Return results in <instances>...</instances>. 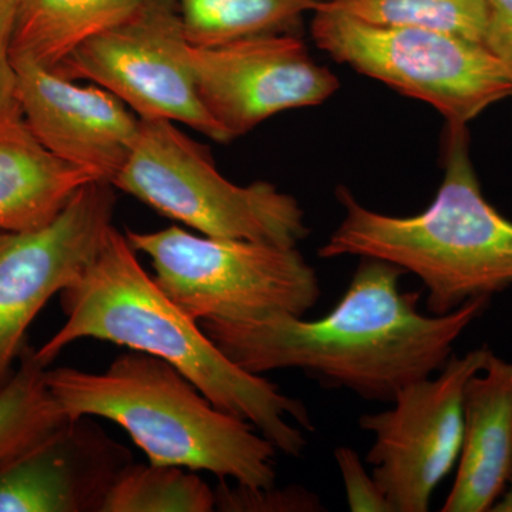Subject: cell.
Masks as SVG:
<instances>
[{"mask_svg":"<svg viewBox=\"0 0 512 512\" xmlns=\"http://www.w3.org/2000/svg\"><path fill=\"white\" fill-rule=\"evenodd\" d=\"M493 512H512V467L510 476H508L507 485H505L504 493L495 503Z\"/></svg>","mask_w":512,"mask_h":512,"instance_id":"obj_26","label":"cell"},{"mask_svg":"<svg viewBox=\"0 0 512 512\" xmlns=\"http://www.w3.org/2000/svg\"><path fill=\"white\" fill-rule=\"evenodd\" d=\"M483 45L500 60L512 79V0H487Z\"/></svg>","mask_w":512,"mask_h":512,"instance_id":"obj_23","label":"cell"},{"mask_svg":"<svg viewBox=\"0 0 512 512\" xmlns=\"http://www.w3.org/2000/svg\"><path fill=\"white\" fill-rule=\"evenodd\" d=\"M126 237L150 258L161 291L200 323L305 316L322 296L298 247L200 237L175 225Z\"/></svg>","mask_w":512,"mask_h":512,"instance_id":"obj_6","label":"cell"},{"mask_svg":"<svg viewBox=\"0 0 512 512\" xmlns=\"http://www.w3.org/2000/svg\"><path fill=\"white\" fill-rule=\"evenodd\" d=\"M315 45L336 62L434 107L448 124L468 126L512 97V79L483 45L419 28L376 26L336 12L313 10Z\"/></svg>","mask_w":512,"mask_h":512,"instance_id":"obj_7","label":"cell"},{"mask_svg":"<svg viewBox=\"0 0 512 512\" xmlns=\"http://www.w3.org/2000/svg\"><path fill=\"white\" fill-rule=\"evenodd\" d=\"M113 188L107 181H94L49 224L0 231V387L15 372L33 320L99 251L113 225Z\"/></svg>","mask_w":512,"mask_h":512,"instance_id":"obj_10","label":"cell"},{"mask_svg":"<svg viewBox=\"0 0 512 512\" xmlns=\"http://www.w3.org/2000/svg\"><path fill=\"white\" fill-rule=\"evenodd\" d=\"M335 458L345 485L350 511L394 512L375 477L367 473L365 463L353 448H336Z\"/></svg>","mask_w":512,"mask_h":512,"instance_id":"obj_22","label":"cell"},{"mask_svg":"<svg viewBox=\"0 0 512 512\" xmlns=\"http://www.w3.org/2000/svg\"><path fill=\"white\" fill-rule=\"evenodd\" d=\"M0 50H6V49H0ZM6 52H8V50H6Z\"/></svg>","mask_w":512,"mask_h":512,"instance_id":"obj_27","label":"cell"},{"mask_svg":"<svg viewBox=\"0 0 512 512\" xmlns=\"http://www.w3.org/2000/svg\"><path fill=\"white\" fill-rule=\"evenodd\" d=\"M148 0H19L9 57L56 70L77 47L136 15Z\"/></svg>","mask_w":512,"mask_h":512,"instance_id":"obj_16","label":"cell"},{"mask_svg":"<svg viewBox=\"0 0 512 512\" xmlns=\"http://www.w3.org/2000/svg\"><path fill=\"white\" fill-rule=\"evenodd\" d=\"M18 6L19 0H0V49H9Z\"/></svg>","mask_w":512,"mask_h":512,"instance_id":"obj_25","label":"cell"},{"mask_svg":"<svg viewBox=\"0 0 512 512\" xmlns=\"http://www.w3.org/2000/svg\"><path fill=\"white\" fill-rule=\"evenodd\" d=\"M46 382L70 420H110L148 463L205 471L249 487L276 483L274 444L248 421L214 406L163 359L131 350L101 373L47 369Z\"/></svg>","mask_w":512,"mask_h":512,"instance_id":"obj_4","label":"cell"},{"mask_svg":"<svg viewBox=\"0 0 512 512\" xmlns=\"http://www.w3.org/2000/svg\"><path fill=\"white\" fill-rule=\"evenodd\" d=\"M215 491L197 471L131 461L121 470L100 512H212Z\"/></svg>","mask_w":512,"mask_h":512,"instance_id":"obj_19","label":"cell"},{"mask_svg":"<svg viewBox=\"0 0 512 512\" xmlns=\"http://www.w3.org/2000/svg\"><path fill=\"white\" fill-rule=\"evenodd\" d=\"M192 46L291 32L322 0H173Z\"/></svg>","mask_w":512,"mask_h":512,"instance_id":"obj_17","label":"cell"},{"mask_svg":"<svg viewBox=\"0 0 512 512\" xmlns=\"http://www.w3.org/2000/svg\"><path fill=\"white\" fill-rule=\"evenodd\" d=\"M443 174L434 201L410 217L370 210L339 185L336 198L345 215L319 249L320 258L359 256L399 266L423 282L433 315L510 288L512 221L484 197L468 126L446 123Z\"/></svg>","mask_w":512,"mask_h":512,"instance_id":"obj_3","label":"cell"},{"mask_svg":"<svg viewBox=\"0 0 512 512\" xmlns=\"http://www.w3.org/2000/svg\"><path fill=\"white\" fill-rule=\"evenodd\" d=\"M188 55L202 104L231 140L282 111L320 106L340 87L291 32L190 45Z\"/></svg>","mask_w":512,"mask_h":512,"instance_id":"obj_11","label":"cell"},{"mask_svg":"<svg viewBox=\"0 0 512 512\" xmlns=\"http://www.w3.org/2000/svg\"><path fill=\"white\" fill-rule=\"evenodd\" d=\"M360 259L348 289L320 319L204 320L201 328L252 375L299 370L328 387L392 403L404 387L446 365L491 298L471 299L446 315H426L419 311L420 292L400 288L403 269L382 259Z\"/></svg>","mask_w":512,"mask_h":512,"instance_id":"obj_1","label":"cell"},{"mask_svg":"<svg viewBox=\"0 0 512 512\" xmlns=\"http://www.w3.org/2000/svg\"><path fill=\"white\" fill-rule=\"evenodd\" d=\"M215 511L220 512H318L326 511L319 495L301 485L278 488L228 485L225 480L214 488Z\"/></svg>","mask_w":512,"mask_h":512,"instance_id":"obj_21","label":"cell"},{"mask_svg":"<svg viewBox=\"0 0 512 512\" xmlns=\"http://www.w3.org/2000/svg\"><path fill=\"white\" fill-rule=\"evenodd\" d=\"M512 467V363L491 353L464 393L463 441L443 512H487Z\"/></svg>","mask_w":512,"mask_h":512,"instance_id":"obj_14","label":"cell"},{"mask_svg":"<svg viewBox=\"0 0 512 512\" xmlns=\"http://www.w3.org/2000/svg\"><path fill=\"white\" fill-rule=\"evenodd\" d=\"M131 461L90 417L70 420L0 467V512H100Z\"/></svg>","mask_w":512,"mask_h":512,"instance_id":"obj_13","label":"cell"},{"mask_svg":"<svg viewBox=\"0 0 512 512\" xmlns=\"http://www.w3.org/2000/svg\"><path fill=\"white\" fill-rule=\"evenodd\" d=\"M173 0H148L136 15L87 40L56 70L119 97L140 120H165L228 143L231 137L205 109Z\"/></svg>","mask_w":512,"mask_h":512,"instance_id":"obj_8","label":"cell"},{"mask_svg":"<svg viewBox=\"0 0 512 512\" xmlns=\"http://www.w3.org/2000/svg\"><path fill=\"white\" fill-rule=\"evenodd\" d=\"M46 370L26 345L18 369L0 387V467L70 421L47 386Z\"/></svg>","mask_w":512,"mask_h":512,"instance_id":"obj_18","label":"cell"},{"mask_svg":"<svg viewBox=\"0 0 512 512\" xmlns=\"http://www.w3.org/2000/svg\"><path fill=\"white\" fill-rule=\"evenodd\" d=\"M12 64L16 100L43 146L113 183L137 141L136 113L103 87L80 86L30 60Z\"/></svg>","mask_w":512,"mask_h":512,"instance_id":"obj_12","label":"cell"},{"mask_svg":"<svg viewBox=\"0 0 512 512\" xmlns=\"http://www.w3.org/2000/svg\"><path fill=\"white\" fill-rule=\"evenodd\" d=\"M16 73L6 50H0V113L16 106Z\"/></svg>","mask_w":512,"mask_h":512,"instance_id":"obj_24","label":"cell"},{"mask_svg":"<svg viewBox=\"0 0 512 512\" xmlns=\"http://www.w3.org/2000/svg\"><path fill=\"white\" fill-rule=\"evenodd\" d=\"M59 295L66 322L35 350L43 366L82 339L156 356L183 373L222 412L251 423L276 450L302 456L308 444L303 430H315L305 404L232 363L200 322L161 291L126 234L114 225L82 275Z\"/></svg>","mask_w":512,"mask_h":512,"instance_id":"obj_2","label":"cell"},{"mask_svg":"<svg viewBox=\"0 0 512 512\" xmlns=\"http://www.w3.org/2000/svg\"><path fill=\"white\" fill-rule=\"evenodd\" d=\"M491 353L481 346L453 355L436 375L400 390L393 407L360 417V429L375 437L367 464L394 512L429 511L437 487L457 466L467 383Z\"/></svg>","mask_w":512,"mask_h":512,"instance_id":"obj_9","label":"cell"},{"mask_svg":"<svg viewBox=\"0 0 512 512\" xmlns=\"http://www.w3.org/2000/svg\"><path fill=\"white\" fill-rule=\"evenodd\" d=\"M323 8L376 26L437 30L483 43L487 0H322Z\"/></svg>","mask_w":512,"mask_h":512,"instance_id":"obj_20","label":"cell"},{"mask_svg":"<svg viewBox=\"0 0 512 512\" xmlns=\"http://www.w3.org/2000/svg\"><path fill=\"white\" fill-rule=\"evenodd\" d=\"M94 181L103 180L43 146L19 103L0 113V231H30L49 224Z\"/></svg>","mask_w":512,"mask_h":512,"instance_id":"obj_15","label":"cell"},{"mask_svg":"<svg viewBox=\"0 0 512 512\" xmlns=\"http://www.w3.org/2000/svg\"><path fill=\"white\" fill-rule=\"evenodd\" d=\"M111 184L205 237L295 248L311 234L293 195L266 181L231 183L171 121L140 120L133 151Z\"/></svg>","mask_w":512,"mask_h":512,"instance_id":"obj_5","label":"cell"}]
</instances>
